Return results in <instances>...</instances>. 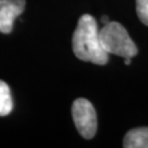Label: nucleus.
<instances>
[{
    "label": "nucleus",
    "mask_w": 148,
    "mask_h": 148,
    "mask_svg": "<svg viewBox=\"0 0 148 148\" xmlns=\"http://www.w3.org/2000/svg\"><path fill=\"white\" fill-rule=\"evenodd\" d=\"M73 51L84 62L106 65L109 54L104 51L100 41V34L95 19L90 14H84L79 19L73 35Z\"/></svg>",
    "instance_id": "obj_1"
},
{
    "label": "nucleus",
    "mask_w": 148,
    "mask_h": 148,
    "mask_svg": "<svg viewBox=\"0 0 148 148\" xmlns=\"http://www.w3.org/2000/svg\"><path fill=\"white\" fill-rule=\"evenodd\" d=\"M100 41L106 53L123 58H132L137 54V47L130 37L125 27L119 22H109L99 30Z\"/></svg>",
    "instance_id": "obj_2"
},
{
    "label": "nucleus",
    "mask_w": 148,
    "mask_h": 148,
    "mask_svg": "<svg viewBox=\"0 0 148 148\" xmlns=\"http://www.w3.org/2000/svg\"><path fill=\"white\" fill-rule=\"evenodd\" d=\"M71 113L75 126L80 135L86 139L95 137L98 123L97 113L91 102L84 98L75 100L71 108Z\"/></svg>",
    "instance_id": "obj_3"
},
{
    "label": "nucleus",
    "mask_w": 148,
    "mask_h": 148,
    "mask_svg": "<svg viewBox=\"0 0 148 148\" xmlns=\"http://www.w3.org/2000/svg\"><path fill=\"white\" fill-rule=\"evenodd\" d=\"M25 8V0H0V32L12 31L13 22Z\"/></svg>",
    "instance_id": "obj_4"
},
{
    "label": "nucleus",
    "mask_w": 148,
    "mask_h": 148,
    "mask_svg": "<svg viewBox=\"0 0 148 148\" xmlns=\"http://www.w3.org/2000/svg\"><path fill=\"white\" fill-rule=\"evenodd\" d=\"M123 146L125 148H148V127L133 128L127 132Z\"/></svg>",
    "instance_id": "obj_5"
},
{
    "label": "nucleus",
    "mask_w": 148,
    "mask_h": 148,
    "mask_svg": "<svg viewBox=\"0 0 148 148\" xmlns=\"http://www.w3.org/2000/svg\"><path fill=\"white\" fill-rule=\"evenodd\" d=\"M13 108L10 88L5 81L0 80V116L9 115Z\"/></svg>",
    "instance_id": "obj_6"
},
{
    "label": "nucleus",
    "mask_w": 148,
    "mask_h": 148,
    "mask_svg": "<svg viewBox=\"0 0 148 148\" xmlns=\"http://www.w3.org/2000/svg\"><path fill=\"white\" fill-rule=\"evenodd\" d=\"M136 12L139 20L148 27V0H136Z\"/></svg>",
    "instance_id": "obj_7"
},
{
    "label": "nucleus",
    "mask_w": 148,
    "mask_h": 148,
    "mask_svg": "<svg viewBox=\"0 0 148 148\" xmlns=\"http://www.w3.org/2000/svg\"><path fill=\"white\" fill-rule=\"evenodd\" d=\"M101 21H102L103 24H108V23L110 22V20H109V18H108L106 16H103L102 18H101Z\"/></svg>",
    "instance_id": "obj_8"
},
{
    "label": "nucleus",
    "mask_w": 148,
    "mask_h": 148,
    "mask_svg": "<svg viewBox=\"0 0 148 148\" xmlns=\"http://www.w3.org/2000/svg\"><path fill=\"white\" fill-rule=\"evenodd\" d=\"M131 59L132 58H125V60H124L125 65H130V64H131Z\"/></svg>",
    "instance_id": "obj_9"
}]
</instances>
